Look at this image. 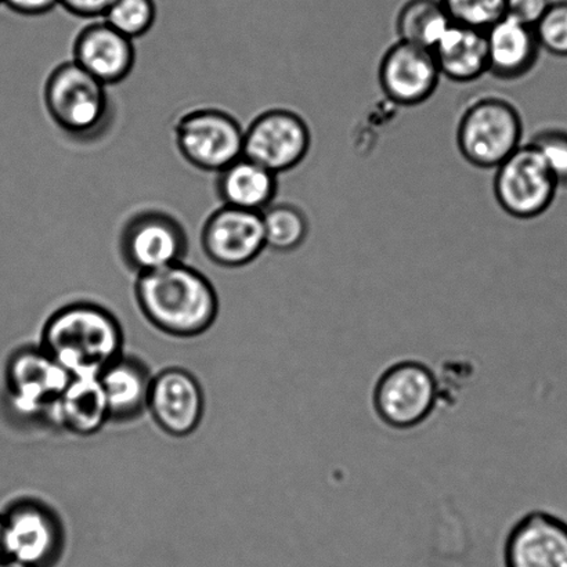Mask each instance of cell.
<instances>
[{"label": "cell", "mask_w": 567, "mask_h": 567, "mask_svg": "<svg viewBox=\"0 0 567 567\" xmlns=\"http://www.w3.org/2000/svg\"><path fill=\"white\" fill-rule=\"evenodd\" d=\"M135 298L150 324L175 338L203 336L219 315L214 284L185 262L138 275Z\"/></svg>", "instance_id": "6da1fadb"}, {"label": "cell", "mask_w": 567, "mask_h": 567, "mask_svg": "<svg viewBox=\"0 0 567 567\" xmlns=\"http://www.w3.org/2000/svg\"><path fill=\"white\" fill-rule=\"evenodd\" d=\"M41 347L71 377H99L124 354L125 333L114 313L93 302H72L44 322Z\"/></svg>", "instance_id": "7a4b0ae2"}, {"label": "cell", "mask_w": 567, "mask_h": 567, "mask_svg": "<svg viewBox=\"0 0 567 567\" xmlns=\"http://www.w3.org/2000/svg\"><path fill=\"white\" fill-rule=\"evenodd\" d=\"M107 87L74 61H65L44 82V107L50 120L71 141L96 142L113 124V102Z\"/></svg>", "instance_id": "3957f363"}, {"label": "cell", "mask_w": 567, "mask_h": 567, "mask_svg": "<svg viewBox=\"0 0 567 567\" xmlns=\"http://www.w3.org/2000/svg\"><path fill=\"white\" fill-rule=\"evenodd\" d=\"M524 121L508 100L486 96L472 103L461 116L457 144L461 155L475 168L496 169L519 150Z\"/></svg>", "instance_id": "277c9868"}, {"label": "cell", "mask_w": 567, "mask_h": 567, "mask_svg": "<svg viewBox=\"0 0 567 567\" xmlns=\"http://www.w3.org/2000/svg\"><path fill=\"white\" fill-rule=\"evenodd\" d=\"M437 392V380L430 367L416 360H402L378 378L372 408L383 425L411 431L430 420Z\"/></svg>", "instance_id": "5b68a950"}, {"label": "cell", "mask_w": 567, "mask_h": 567, "mask_svg": "<svg viewBox=\"0 0 567 567\" xmlns=\"http://www.w3.org/2000/svg\"><path fill=\"white\" fill-rule=\"evenodd\" d=\"M246 130L235 115L216 107H197L182 114L174 125L177 152L193 168L219 172L244 155Z\"/></svg>", "instance_id": "8992f818"}, {"label": "cell", "mask_w": 567, "mask_h": 567, "mask_svg": "<svg viewBox=\"0 0 567 567\" xmlns=\"http://www.w3.org/2000/svg\"><path fill=\"white\" fill-rule=\"evenodd\" d=\"M6 559L25 567H53L63 555V520L47 503L21 498L2 514Z\"/></svg>", "instance_id": "52a82bcc"}, {"label": "cell", "mask_w": 567, "mask_h": 567, "mask_svg": "<svg viewBox=\"0 0 567 567\" xmlns=\"http://www.w3.org/2000/svg\"><path fill=\"white\" fill-rule=\"evenodd\" d=\"M71 375L41 344L17 350L6 367V391L11 411L22 420L52 415Z\"/></svg>", "instance_id": "ba28073f"}, {"label": "cell", "mask_w": 567, "mask_h": 567, "mask_svg": "<svg viewBox=\"0 0 567 567\" xmlns=\"http://www.w3.org/2000/svg\"><path fill=\"white\" fill-rule=\"evenodd\" d=\"M118 246L126 268L138 276L185 262L188 236L175 216L144 209L125 221Z\"/></svg>", "instance_id": "9c48e42d"}, {"label": "cell", "mask_w": 567, "mask_h": 567, "mask_svg": "<svg viewBox=\"0 0 567 567\" xmlns=\"http://www.w3.org/2000/svg\"><path fill=\"white\" fill-rule=\"evenodd\" d=\"M494 196L505 214L535 219L551 207L558 182L533 144H525L496 168Z\"/></svg>", "instance_id": "30bf717a"}, {"label": "cell", "mask_w": 567, "mask_h": 567, "mask_svg": "<svg viewBox=\"0 0 567 567\" xmlns=\"http://www.w3.org/2000/svg\"><path fill=\"white\" fill-rule=\"evenodd\" d=\"M310 146L308 124L302 116L287 109H274L259 114L244 135V157L276 175L302 164Z\"/></svg>", "instance_id": "8fae6325"}, {"label": "cell", "mask_w": 567, "mask_h": 567, "mask_svg": "<svg viewBox=\"0 0 567 567\" xmlns=\"http://www.w3.org/2000/svg\"><path fill=\"white\" fill-rule=\"evenodd\" d=\"M202 247L219 268H246L266 249L262 214L221 205L205 220Z\"/></svg>", "instance_id": "7c38bea8"}, {"label": "cell", "mask_w": 567, "mask_h": 567, "mask_svg": "<svg viewBox=\"0 0 567 567\" xmlns=\"http://www.w3.org/2000/svg\"><path fill=\"white\" fill-rule=\"evenodd\" d=\"M147 413L161 431L172 437L193 435L202 425L205 394L190 371L166 369L154 375Z\"/></svg>", "instance_id": "4fadbf2b"}, {"label": "cell", "mask_w": 567, "mask_h": 567, "mask_svg": "<svg viewBox=\"0 0 567 567\" xmlns=\"http://www.w3.org/2000/svg\"><path fill=\"white\" fill-rule=\"evenodd\" d=\"M378 76L392 103L415 107L433 96L442 74L432 50L398 41L383 54Z\"/></svg>", "instance_id": "5bb4252c"}, {"label": "cell", "mask_w": 567, "mask_h": 567, "mask_svg": "<svg viewBox=\"0 0 567 567\" xmlns=\"http://www.w3.org/2000/svg\"><path fill=\"white\" fill-rule=\"evenodd\" d=\"M504 567H567V522L532 511L515 522L504 546Z\"/></svg>", "instance_id": "9a60e30c"}, {"label": "cell", "mask_w": 567, "mask_h": 567, "mask_svg": "<svg viewBox=\"0 0 567 567\" xmlns=\"http://www.w3.org/2000/svg\"><path fill=\"white\" fill-rule=\"evenodd\" d=\"M135 41L104 20L83 27L72 43V61L105 86L118 85L136 64Z\"/></svg>", "instance_id": "2e32d148"}, {"label": "cell", "mask_w": 567, "mask_h": 567, "mask_svg": "<svg viewBox=\"0 0 567 567\" xmlns=\"http://www.w3.org/2000/svg\"><path fill=\"white\" fill-rule=\"evenodd\" d=\"M485 33L488 74L503 81H516L535 69L542 50L535 28L505 14Z\"/></svg>", "instance_id": "e0dca14e"}, {"label": "cell", "mask_w": 567, "mask_h": 567, "mask_svg": "<svg viewBox=\"0 0 567 567\" xmlns=\"http://www.w3.org/2000/svg\"><path fill=\"white\" fill-rule=\"evenodd\" d=\"M154 375L136 355L122 354L99 375L111 422H131L147 411Z\"/></svg>", "instance_id": "ac0fdd59"}, {"label": "cell", "mask_w": 567, "mask_h": 567, "mask_svg": "<svg viewBox=\"0 0 567 567\" xmlns=\"http://www.w3.org/2000/svg\"><path fill=\"white\" fill-rule=\"evenodd\" d=\"M50 420L75 436L89 437L102 431L111 421L99 377H71L54 404Z\"/></svg>", "instance_id": "d6986e66"}, {"label": "cell", "mask_w": 567, "mask_h": 567, "mask_svg": "<svg viewBox=\"0 0 567 567\" xmlns=\"http://www.w3.org/2000/svg\"><path fill=\"white\" fill-rule=\"evenodd\" d=\"M277 176L275 172L243 155L219 172L216 192L221 205L226 207L262 214L274 204L279 192Z\"/></svg>", "instance_id": "ffe728a7"}, {"label": "cell", "mask_w": 567, "mask_h": 567, "mask_svg": "<svg viewBox=\"0 0 567 567\" xmlns=\"http://www.w3.org/2000/svg\"><path fill=\"white\" fill-rule=\"evenodd\" d=\"M442 76L458 83H470L488 74L485 31L453 24L432 50Z\"/></svg>", "instance_id": "44dd1931"}, {"label": "cell", "mask_w": 567, "mask_h": 567, "mask_svg": "<svg viewBox=\"0 0 567 567\" xmlns=\"http://www.w3.org/2000/svg\"><path fill=\"white\" fill-rule=\"evenodd\" d=\"M453 24L441 0H408L396 19L399 41L433 50Z\"/></svg>", "instance_id": "7402d4cb"}, {"label": "cell", "mask_w": 567, "mask_h": 567, "mask_svg": "<svg viewBox=\"0 0 567 567\" xmlns=\"http://www.w3.org/2000/svg\"><path fill=\"white\" fill-rule=\"evenodd\" d=\"M266 248L291 252L306 241L309 220L302 209L292 204H271L262 213Z\"/></svg>", "instance_id": "603a6c76"}, {"label": "cell", "mask_w": 567, "mask_h": 567, "mask_svg": "<svg viewBox=\"0 0 567 567\" xmlns=\"http://www.w3.org/2000/svg\"><path fill=\"white\" fill-rule=\"evenodd\" d=\"M103 20L135 41L152 31L157 21V3L155 0H115Z\"/></svg>", "instance_id": "cb8c5ba5"}, {"label": "cell", "mask_w": 567, "mask_h": 567, "mask_svg": "<svg viewBox=\"0 0 567 567\" xmlns=\"http://www.w3.org/2000/svg\"><path fill=\"white\" fill-rule=\"evenodd\" d=\"M454 24L486 31L507 14V0H441Z\"/></svg>", "instance_id": "d4e9b609"}, {"label": "cell", "mask_w": 567, "mask_h": 567, "mask_svg": "<svg viewBox=\"0 0 567 567\" xmlns=\"http://www.w3.org/2000/svg\"><path fill=\"white\" fill-rule=\"evenodd\" d=\"M535 31L542 49L559 58H567V0L553 2Z\"/></svg>", "instance_id": "484cf974"}, {"label": "cell", "mask_w": 567, "mask_h": 567, "mask_svg": "<svg viewBox=\"0 0 567 567\" xmlns=\"http://www.w3.org/2000/svg\"><path fill=\"white\" fill-rule=\"evenodd\" d=\"M530 144L538 150L560 186H567V132L548 130L538 133Z\"/></svg>", "instance_id": "4316f807"}, {"label": "cell", "mask_w": 567, "mask_h": 567, "mask_svg": "<svg viewBox=\"0 0 567 567\" xmlns=\"http://www.w3.org/2000/svg\"><path fill=\"white\" fill-rule=\"evenodd\" d=\"M554 0H507V16L535 28Z\"/></svg>", "instance_id": "83f0119b"}, {"label": "cell", "mask_w": 567, "mask_h": 567, "mask_svg": "<svg viewBox=\"0 0 567 567\" xmlns=\"http://www.w3.org/2000/svg\"><path fill=\"white\" fill-rule=\"evenodd\" d=\"M114 2L115 0H60V6L81 19L103 20Z\"/></svg>", "instance_id": "f1b7e54d"}, {"label": "cell", "mask_w": 567, "mask_h": 567, "mask_svg": "<svg viewBox=\"0 0 567 567\" xmlns=\"http://www.w3.org/2000/svg\"><path fill=\"white\" fill-rule=\"evenodd\" d=\"M3 2L22 16L48 14L60 4V0H3Z\"/></svg>", "instance_id": "f546056e"}, {"label": "cell", "mask_w": 567, "mask_h": 567, "mask_svg": "<svg viewBox=\"0 0 567 567\" xmlns=\"http://www.w3.org/2000/svg\"><path fill=\"white\" fill-rule=\"evenodd\" d=\"M3 560H6L4 533H3L2 514H0V563H3Z\"/></svg>", "instance_id": "4dcf8cb0"}, {"label": "cell", "mask_w": 567, "mask_h": 567, "mask_svg": "<svg viewBox=\"0 0 567 567\" xmlns=\"http://www.w3.org/2000/svg\"><path fill=\"white\" fill-rule=\"evenodd\" d=\"M0 567H25L20 564L11 563V560H3V563H0Z\"/></svg>", "instance_id": "1f68e13d"}, {"label": "cell", "mask_w": 567, "mask_h": 567, "mask_svg": "<svg viewBox=\"0 0 567 567\" xmlns=\"http://www.w3.org/2000/svg\"><path fill=\"white\" fill-rule=\"evenodd\" d=\"M0 2H3V0H0Z\"/></svg>", "instance_id": "d6a6232c"}]
</instances>
